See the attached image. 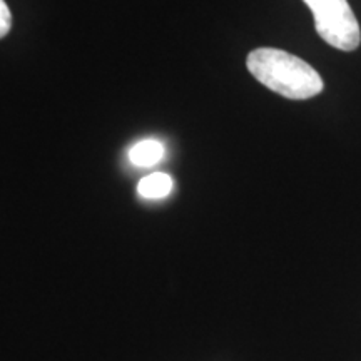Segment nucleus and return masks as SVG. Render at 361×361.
Wrapping results in <instances>:
<instances>
[{"label": "nucleus", "mask_w": 361, "mask_h": 361, "mask_svg": "<svg viewBox=\"0 0 361 361\" xmlns=\"http://www.w3.org/2000/svg\"><path fill=\"white\" fill-rule=\"evenodd\" d=\"M162 156H164V146L154 139L134 144L129 151V161L135 168H151L162 159Z\"/></svg>", "instance_id": "nucleus-3"}, {"label": "nucleus", "mask_w": 361, "mask_h": 361, "mask_svg": "<svg viewBox=\"0 0 361 361\" xmlns=\"http://www.w3.org/2000/svg\"><path fill=\"white\" fill-rule=\"evenodd\" d=\"M174 186V180L166 173L149 174L139 180L137 192L146 200H161L171 194Z\"/></svg>", "instance_id": "nucleus-4"}, {"label": "nucleus", "mask_w": 361, "mask_h": 361, "mask_svg": "<svg viewBox=\"0 0 361 361\" xmlns=\"http://www.w3.org/2000/svg\"><path fill=\"white\" fill-rule=\"evenodd\" d=\"M12 29V13L6 4V0H0V39L6 37Z\"/></svg>", "instance_id": "nucleus-5"}, {"label": "nucleus", "mask_w": 361, "mask_h": 361, "mask_svg": "<svg viewBox=\"0 0 361 361\" xmlns=\"http://www.w3.org/2000/svg\"><path fill=\"white\" fill-rule=\"evenodd\" d=\"M246 66L264 87L293 101L311 99L323 90L322 75L303 59L281 49H255L247 56Z\"/></svg>", "instance_id": "nucleus-1"}, {"label": "nucleus", "mask_w": 361, "mask_h": 361, "mask_svg": "<svg viewBox=\"0 0 361 361\" xmlns=\"http://www.w3.org/2000/svg\"><path fill=\"white\" fill-rule=\"evenodd\" d=\"M313 12L316 32L338 51L351 52L361 44V30L346 0H303Z\"/></svg>", "instance_id": "nucleus-2"}]
</instances>
